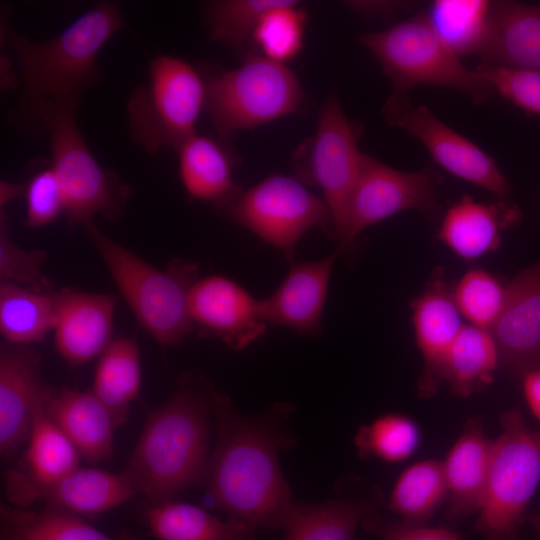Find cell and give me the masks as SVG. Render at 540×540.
<instances>
[{"label":"cell","instance_id":"obj_6","mask_svg":"<svg viewBox=\"0 0 540 540\" xmlns=\"http://www.w3.org/2000/svg\"><path fill=\"white\" fill-rule=\"evenodd\" d=\"M76 109V105L48 102L31 116L50 136V165L63 193L64 214L71 225H84L98 214L116 219L123 212L129 190L91 153L79 130Z\"/></svg>","mask_w":540,"mask_h":540},{"label":"cell","instance_id":"obj_20","mask_svg":"<svg viewBox=\"0 0 540 540\" xmlns=\"http://www.w3.org/2000/svg\"><path fill=\"white\" fill-rule=\"evenodd\" d=\"M55 346L71 365L101 355L110 344L116 299L71 288L54 291Z\"/></svg>","mask_w":540,"mask_h":540},{"label":"cell","instance_id":"obj_11","mask_svg":"<svg viewBox=\"0 0 540 540\" xmlns=\"http://www.w3.org/2000/svg\"><path fill=\"white\" fill-rule=\"evenodd\" d=\"M242 227L282 251L294 262L299 240L312 228L332 237V220L323 198L295 176L272 174L241 191L221 208Z\"/></svg>","mask_w":540,"mask_h":540},{"label":"cell","instance_id":"obj_29","mask_svg":"<svg viewBox=\"0 0 540 540\" xmlns=\"http://www.w3.org/2000/svg\"><path fill=\"white\" fill-rule=\"evenodd\" d=\"M0 522L1 540H139L128 531L106 535L85 518L50 505L35 512L1 503Z\"/></svg>","mask_w":540,"mask_h":540},{"label":"cell","instance_id":"obj_1","mask_svg":"<svg viewBox=\"0 0 540 540\" xmlns=\"http://www.w3.org/2000/svg\"><path fill=\"white\" fill-rule=\"evenodd\" d=\"M295 410L275 402L261 415L239 413L230 397L217 391L213 419L217 440L202 486L228 518L253 530L283 529L295 512L279 453L294 446L287 422Z\"/></svg>","mask_w":540,"mask_h":540},{"label":"cell","instance_id":"obj_5","mask_svg":"<svg viewBox=\"0 0 540 540\" xmlns=\"http://www.w3.org/2000/svg\"><path fill=\"white\" fill-rule=\"evenodd\" d=\"M360 43L379 61L393 92L407 93L417 85L440 86L461 92L475 103L495 91L475 69H467L419 13L386 30L363 33Z\"/></svg>","mask_w":540,"mask_h":540},{"label":"cell","instance_id":"obj_43","mask_svg":"<svg viewBox=\"0 0 540 540\" xmlns=\"http://www.w3.org/2000/svg\"><path fill=\"white\" fill-rule=\"evenodd\" d=\"M343 5L366 17H387L403 11L409 4L400 1H345Z\"/></svg>","mask_w":540,"mask_h":540},{"label":"cell","instance_id":"obj_36","mask_svg":"<svg viewBox=\"0 0 540 540\" xmlns=\"http://www.w3.org/2000/svg\"><path fill=\"white\" fill-rule=\"evenodd\" d=\"M420 430L408 416L389 413L371 424L361 426L354 443L363 458H379L387 462H400L409 458L420 443Z\"/></svg>","mask_w":540,"mask_h":540},{"label":"cell","instance_id":"obj_30","mask_svg":"<svg viewBox=\"0 0 540 540\" xmlns=\"http://www.w3.org/2000/svg\"><path fill=\"white\" fill-rule=\"evenodd\" d=\"M54 290H37L12 282L0 283V331L5 342L31 345L54 330Z\"/></svg>","mask_w":540,"mask_h":540},{"label":"cell","instance_id":"obj_28","mask_svg":"<svg viewBox=\"0 0 540 540\" xmlns=\"http://www.w3.org/2000/svg\"><path fill=\"white\" fill-rule=\"evenodd\" d=\"M146 525L158 540H255L256 531L244 523L222 520L208 511L172 500L146 505Z\"/></svg>","mask_w":540,"mask_h":540},{"label":"cell","instance_id":"obj_34","mask_svg":"<svg viewBox=\"0 0 540 540\" xmlns=\"http://www.w3.org/2000/svg\"><path fill=\"white\" fill-rule=\"evenodd\" d=\"M447 494L443 462L426 460L408 467L396 481L388 507L402 522L424 525Z\"/></svg>","mask_w":540,"mask_h":540},{"label":"cell","instance_id":"obj_44","mask_svg":"<svg viewBox=\"0 0 540 540\" xmlns=\"http://www.w3.org/2000/svg\"><path fill=\"white\" fill-rule=\"evenodd\" d=\"M521 377L526 403L532 415L540 423V368L530 370Z\"/></svg>","mask_w":540,"mask_h":540},{"label":"cell","instance_id":"obj_32","mask_svg":"<svg viewBox=\"0 0 540 540\" xmlns=\"http://www.w3.org/2000/svg\"><path fill=\"white\" fill-rule=\"evenodd\" d=\"M500 367L499 354L489 330L463 325L452 343L444 366V383L461 397L485 389Z\"/></svg>","mask_w":540,"mask_h":540},{"label":"cell","instance_id":"obj_15","mask_svg":"<svg viewBox=\"0 0 540 540\" xmlns=\"http://www.w3.org/2000/svg\"><path fill=\"white\" fill-rule=\"evenodd\" d=\"M5 494L12 506L28 508L35 502L94 518L137 495L124 471L111 473L78 468L50 484H33L4 474Z\"/></svg>","mask_w":540,"mask_h":540},{"label":"cell","instance_id":"obj_39","mask_svg":"<svg viewBox=\"0 0 540 540\" xmlns=\"http://www.w3.org/2000/svg\"><path fill=\"white\" fill-rule=\"evenodd\" d=\"M44 250H25L10 239L7 216L0 214V279L37 290H51L42 273Z\"/></svg>","mask_w":540,"mask_h":540},{"label":"cell","instance_id":"obj_40","mask_svg":"<svg viewBox=\"0 0 540 540\" xmlns=\"http://www.w3.org/2000/svg\"><path fill=\"white\" fill-rule=\"evenodd\" d=\"M475 70L495 93L518 108L540 116V71L513 69L481 63Z\"/></svg>","mask_w":540,"mask_h":540},{"label":"cell","instance_id":"obj_45","mask_svg":"<svg viewBox=\"0 0 540 540\" xmlns=\"http://www.w3.org/2000/svg\"><path fill=\"white\" fill-rule=\"evenodd\" d=\"M25 186L15 183H9L7 181H1L0 186V204L1 207L8 202L18 198L24 194Z\"/></svg>","mask_w":540,"mask_h":540},{"label":"cell","instance_id":"obj_13","mask_svg":"<svg viewBox=\"0 0 540 540\" xmlns=\"http://www.w3.org/2000/svg\"><path fill=\"white\" fill-rule=\"evenodd\" d=\"M384 120L418 139L434 162L452 175L499 197L511 187L492 157L438 119L426 106L413 104L407 93L393 92L382 108Z\"/></svg>","mask_w":540,"mask_h":540},{"label":"cell","instance_id":"obj_37","mask_svg":"<svg viewBox=\"0 0 540 540\" xmlns=\"http://www.w3.org/2000/svg\"><path fill=\"white\" fill-rule=\"evenodd\" d=\"M507 285L485 270H468L452 290L454 302L471 325L490 330L506 297Z\"/></svg>","mask_w":540,"mask_h":540},{"label":"cell","instance_id":"obj_42","mask_svg":"<svg viewBox=\"0 0 540 540\" xmlns=\"http://www.w3.org/2000/svg\"><path fill=\"white\" fill-rule=\"evenodd\" d=\"M362 526L380 536L382 540H460L459 534L449 528L417 526L387 520L376 511L365 516Z\"/></svg>","mask_w":540,"mask_h":540},{"label":"cell","instance_id":"obj_12","mask_svg":"<svg viewBox=\"0 0 540 540\" xmlns=\"http://www.w3.org/2000/svg\"><path fill=\"white\" fill-rule=\"evenodd\" d=\"M441 181L432 167L405 172L363 153L338 248L343 252L369 226L408 209L435 218L440 212L438 188Z\"/></svg>","mask_w":540,"mask_h":540},{"label":"cell","instance_id":"obj_7","mask_svg":"<svg viewBox=\"0 0 540 540\" xmlns=\"http://www.w3.org/2000/svg\"><path fill=\"white\" fill-rule=\"evenodd\" d=\"M207 102V84L189 62L171 55L155 57L146 81L131 94L127 111L134 142L147 153L177 149L195 134Z\"/></svg>","mask_w":540,"mask_h":540},{"label":"cell","instance_id":"obj_26","mask_svg":"<svg viewBox=\"0 0 540 540\" xmlns=\"http://www.w3.org/2000/svg\"><path fill=\"white\" fill-rule=\"evenodd\" d=\"M177 151L180 179L190 197L222 208L241 191L233 179V160L218 141L195 133Z\"/></svg>","mask_w":540,"mask_h":540},{"label":"cell","instance_id":"obj_24","mask_svg":"<svg viewBox=\"0 0 540 540\" xmlns=\"http://www.w3.org/2000/svg\"><path fill=\"white\" fill-rule=\"evenodd\" d=\"M493 443L485 436L481 423L471 420L449 451L443 468L450 521L479 512L487 486Z\"/></svg>","mask_w":540,"mask_h":540},{"label":"cell","instance_id":"obj_10","mask_svg":"<svg viewBox=\"0 0 540 540\" xmlns=\"http://www.w3.org/2000/svg\"><path fill=\"white\" fill-rule=\"evenodd\" d=\"M359 133L334 93L319 110L316 133L293 159L295 177L321 191L331 215L332 238L338 244L343 239L350 197L361 168Z\"/></svg>","mask_w":540,"mask_h":540},{"label":"cell","instance_id":"obj_16","mask_svg":"<svg viewBox=\"0 0 540 540\" xmlns=\"http://www.w3.org/2000/svg\"><path fill=\"white\" fill-rule=\"evenodd\" d=\"M40 353L3 342L0 349V454L5 460L27 443L40 402L50 386L40 375Z\"/></svg>","mask_w":540,"mask_h":540},{"label":"cell","instance_id":"obj_41","mask_svg":"<svg viewBox=\"0 0 540 540\" xmlns=\"http://www.w3.org/2000/svg\"><path fill=\"white\" fill-rule=\"evenodd\" d=\"M24 186L26 227L49 225L65 213L63 193L51 165L36 170Z\"/></svg>","mask_w":540,"mask_h":540},{"label":"cell","instance_id":"obj_17","mask_svg":"<svg viewBox=\"0 0 540 540\" xmlns=\"http://www.w3.org/2000/svg\"><path fill=\"white\" fill-rule=\"evenodd\" d=\"M489 331L500 367L520 376L540 368V260L507 284L502 310Z\"/></svg>","mask_w":540,"mask_h":540},{"label":"cell","instance_id":"obj_18","mask_svg":"<svg viewBox=\"0 0 540 540\" xmlns=\"http://www.w3.org/2000/svg\"><path fill=\"white\" fill-rule=\"evenodd\" d=\"M411 309L416 345L423 359L418 392L422 398H430L444 383L449 349L463 327L452 289L441 270L412 301Z\"/></svg>","mask_w":540,"mask_h":540},{"label":"cell","instance_id":"obj_27","mask_svg":"<svg viewBox=\"0 0 540 540\" xmlns=\"http://www.w3.org/2000/svg\"><path fill=\"white\" fill-rule=\"evenodd\" d=\"M48 393L36 409L21 462L4 472L33 484L53 483L80 467L78 451L45 410Z\"/></svg>","mask_w":540,"mask_h":540},{"label":"cell","instance_id":"obj_19","mask_svg":"<svg viewBox=\"0 0 540 540\" xmlns=\"http://www.w3.org/2000/svg\"><path fill=\"white\" fill-rule=\"evenodd\" d=\"M335 496L321 503H296L283 540H356L359 524L382 503L380 490L356 476L338 480Z\"/></svg>","mask_w":540,"mask_h":540},{"label":"cell","instance_id":"obj_38","mask_svg":"<svg viewBox=\"0 0 540 540\" xmlns=\"http://www.w3.org/2000/svg\"><path fill=\"white\" fill-rule=\"evenodd\" d=\"M280 0H219L208 5L206 16L212 40L235 49L251 38L261 17Z\"/></svg>","mask_w":540,"mask_h":540},{"label":"cell","instance_id":"obj_35","mask_svg":"<svg viewBox=\"0 0 540 540\" xmlns=\"http://www.w3.org/2000/svg\"><path fill=\"white\" fill-rule=\"evenodd\" d=\"M308 14L298 1L280 0L259 20L251 39L262 56L285 64L301 52Z\"/></svg>","mask_w":540,"mask_h":540},{"label":"cell","instance_id":"obj_33","mask_svg":"<svg viewBox=\"0 0 540 540\" xmlns=\"http://www.w3.org/2000/svg\"><path fill=\"white\" fill-rule=\"evenodd\" d=\"M491 1L436 0L425 13L427 20L459 58L480 56L485 46L490 22Z\"/></svg>","mask_w":540,"mask_h":540},{"label":"cell","instance_id":"obj_46","mask_svg":"<svg viewBox=\"0 0 540 540\" xmlns=\"http://www.w3.org/2000/svg\"><path fill=\"white\" fill-rule=\"evenodd\" d=\"M525 519H527L540 538V512L530 513L525 516Z\"/></svg>","mask_w":540,"mask_h":540},{"label":"cell","instance_id":"obj_2","mask_svg":"<svg viewBox=\"0 0 540 540\" xmlns=\"http://www.w3.org/2000/svg\"><path fill=\"white\" fill-rule=\"evenodd\" d=\"M216 393L204 374L188 372L148 417L123 470L146 505L176 500L184 489L202 486Z\"/></svg>","mask_w":540,"mask_h":540},{"label":"cell","instance_id":"obj_14","mask_svg":"<svg viewBox=\"0 0 540 540\" xmlns=\"http://www.w3.org/2000/svg\"><path fill=\"white\" fill-rule=\"evenodd\" d=\"M194 332L220 339L232 350H242L267 329L261 300L235 281L221 275L199 278L189 293Z\"/></svg>","mask_w":540,"mask_h":540},{"label":"cell","instance_id":"obj_4","mask_svg":"<svg viewBox=\"0 0 540 540\" xmlns=\"http://www.w3.org/2000/svg\"><path fill=\"white\" fill-rule=\"evenodd\" d=\"M84 228L138 323L158 343L178 346L194 333L188 302L199 279L196 262L174 260L161 270L107 236L93 221Z\"/></svg>","mask_w":540,"mask_h":540},{"label":"cell","instance_id":"obj_23","mask_svg":"<svg viewBox=\"0 0 540 540\" xmlns=\"http://www.w3.org/2000/svg\"><path fill=\"white\" fill-rule=\"evenodd\" d=\"M482 63L540 71V4L491 1Z\"/></svg>","mask_w":540,"mask_h":540},{"label":"cell","instance_id":"obj_9","mask_svg":"<svg viewBox=\"0 0 540 540\" xmlns=\"http://www.w3.org/2000/svg\"><path fill=\"white\" fill-rule=\"evenodd\" d=\"M305 95L286 64L251 56L207 84L206 109L221 137L301 111Z\"/></svg>","mask_w":540,"mask_h":540},{"label":"cell","instance_id":"obj_3","mask_svg":"<svg viewBox=\"0 0 540 540\" xmlns=\"http://www.w3.org/2000/svg\"><path fill=\"white\" fill-rule=\"evenodd\" d=\"M122 26L120 10L106 2L83 13L44 42L10 33L8 41L22 71L21 106L28 116L48 102L78 106L83 93L99 76V52Z\"/></svg>","mask_w":540,"mask_h":540},{"label":"cell","instance_id":"obj_22","mask_svg":"<svg viewBox=\"0 0 540 540\" xmlns=\"http://www.w3.org/2000/svg\"><path fill=\"white\" fill-rule=\"evenodd\" d=\"M45 410L86 461L97 464L112 458L113 433L119 425L90 390L51 387Z\"/></svg>","mask_w":540,"mask_h":540},{"label":"cell","instance_id":"obj_25","mask_svg":"<svg viewBox=\"0 0 540 540\" xmlns=\"http://www.w3.org/2000/svg\"><path fill=\"white\" fill-rule=\"evenodd\" d=\"M518 220L514 205L477 202L464 195L446 211L438 237L456 255L472 260L497 249L501 231Z\"/></svg>","mask_w":540,"mask_h":540},{"label":"cell","instance_id":"obj_21","mask_svg":"<svg viewBox=\"0 0 540 540\" xmlns=\"http://www.w3.org/2000/svg\"><path fill=\"white\" fill-rule=\"evenodd\" d=\"M337 249L330 255L306 262H292L278 288L261 299L263 316L269 326L291 329L306 336L321 332V320Z\"/></svg>","mask_w":540,"mask_h":540},{"label":"cell","instance_id":"obj_8","mask_svg":"<svg viewBox=\"0 0 540 540\" xmlns=\"http://www.w3.org/2000/svg\"><path fill=\"white\" fill-rule=\"evenodd\" d=\"M500 423L476 528L487 540H520L526 507L540 483V429L530 430L518 409L505 411Z\"/></svg>","mask_w":540,"mask_h":540},{"label":"cell","instance_id":"obj_31","mask_svg":"<svg viewBox=\"0 0 540 540\" xmlns=\"http://www.w3.org/2000/svg\"><path fill=\"white\" fill-rule=\"evenodd\" d=\"M140 387L141 360L136 340H112L100 355L90 391L113 413L120 426Z\"/></svg>","mask_w":540,"mask_h":540}]
</instances>
